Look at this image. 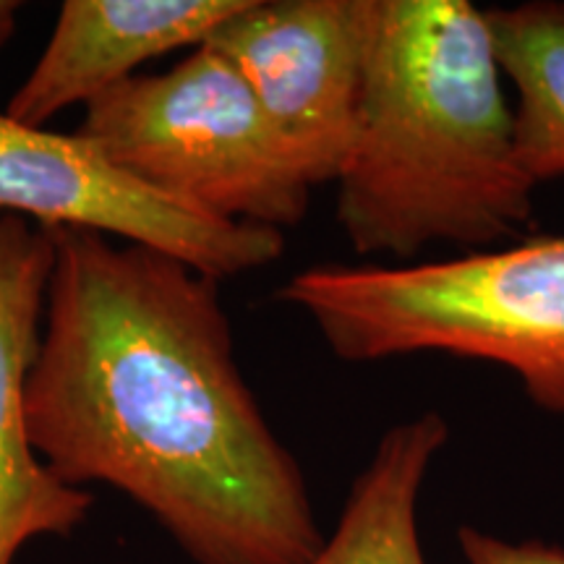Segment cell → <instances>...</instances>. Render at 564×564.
<instances>
[{"label": "cell", "mask_w": 564, "mask_h": 564, "mask_svg": "<svg viewBox=\"0 0 564 564\" xmlns=\"http://www.w3.org/2000/svg\"><path fill=\"white\" fill-rule=\"evenodd\" d=\"M55 262L24 408L63 484H105L196 564H312L301 465L236 361L220 282L147 246L45 228Z\"/></svg>", "instance_id": "1"}, {"label": "cell", "mask_w": 564, "mask_h": 564, "mask_svg": "<svg viewBox=\"0 0 564 564\" xmlns=\"http://www.w3.org/2000/svg\"><path fill=\"white\" fill-rule=\"evenodd\" d=\"M337 225L361 257L411 264L429 246H502L531 223L486 11L468 0H373L356 141Z\"/></svg>", "instance_id": "2"}, {"label": "cell", "mask_w": 564, "mask_h": 564, "mask_svg": "<svg viewBox=\"0 0 564 564\" xmlns=\"http://www.w3.org/2000/svg\"><path fill=\"white\" fill-rule=\"evenodd\" d=\"M278 301L306 314L340 361L440 352L494 364L535 408L564 415V236L444 262L314 264Z\"/></svg>", "instance_id": "3"}, {"label": "cell", "mask_w": 564, "mask_h": 564, "mask_svg": "<svg viewBox=\"0 0 564 564\" xmlns=\"http://www.w3.org/2000/svg\"><path fill=\"white\" fill-rule=\"evenodd\" d=\"M133 178L220 220L285 232L312 192L238 68L207 45L137 74L84 108L76 129Z\"/></svg>", "instance_id": "4"}, {"label": "cell", "mask_w": 564, "mask_h": 564, "mask_svg": "<svg viewBox=\"0 0 564 564\" xmlns=\"http://www.w3.org/2000/svg\"><path fill=\"white\" fill-rule=\"evenodd\" d=\"M0 215L147 246L217 282L262 270L285 253V232L204 215L133 178L79 133L34 129L6 110Z\"/></svg>", "instance_id": "5"}, {"label": "cell", "mask_w": 564, "mask_h": 564, "mask_svg": "<svg viewBox=\"0 0 564 564\" xmlns=\"http://www.w3.org/2000/svg\"><path fill=\"white\" fill-rule=\"evenodd\" d=\"M373 0H246L204 45L249 84L312 188L335 183L361 118Z\"/></svg>", "instance_id": "6"}, {"label": "cell", "mask_w": 564, "mask_h": 564, "mask_svg": "<svg viewBox=\"0 0 564 564\" xmlns=\"http://www.w3.org/2000/svg\"><path fill=\"white\" fill-rule=\"evenodd\" d=\"M55 249L51 232L0 215V564L42 535H70L91 494L63 484L40 460L26 426V377L40 348Z\"/></svg>", "instance_id": "7"}, {"label": "cell", "mask_w": 564, "mask_h": 564, "mask_svg": "<svg viewBox=\"0 0 564 564\" xmlns=\"http://www.w3.org/2000/svg\"><path fill=\"white\" fill-rule=\"evenodd\" d=\"M246 0H66L45 51L13 91L6 116L45 129L95 102L162 55L199 47Z\"/></svg>", "instance_id": "8"}, {"label": "cell", "mask_w": 564, "mask_h": 564, "mask_svg": "<svg viewBox=\"0 0 564 564\" xmlns=\"http://www.w3.org/2000/svg\"><path fill=\"white\" fill-rule=\"evenodd\" d=\"M447 442L449 423L436 411L387 429L312 564H426L419 502Z\"/></svg>", "instance_id": "9"}, {"label": "cell", "mask_w": 564, "mask_h": 564, "mask_svg": "<svg viewBox=\"0 0 564 564\" xmlns=\"http://www.w3.org/2000/svg\"><path fill=\"white\" fill-rule=\"evenodd\" d=\"M486 19L514 91L520 162L535 186L564 181V3L531 0L489 9Z\"/></svg>", "instance_id": "10"}, {"label": "cell", "mask_w": 564, "mask_h": 564, "mask_svg": "<svg viewBox=\"0 0 564 564\" xmlns=\"http://www.w3.org/2000/svg\"><path fill=\"white\" fill-rule=\"evenodd\" d=\"M457 546L465 564H564V549L546 541H507L481 528H457Z\"/></svg>", "instance_id": "11"}, {"label": "cell", "mask_w": 564, "mask_h": 564, "mask_svg": "<svg viewBox=\"0 0 564 564\" xmlns=\"http://www.w3.org/2000/svg\"><path fill=\"white\" fill-rule=\"evenodd\" d=\"M19 11L21 6L13 3V0H0V47L13 37V32H17Z\"/></svg>", "instance_id": "12"}]
</instances>
